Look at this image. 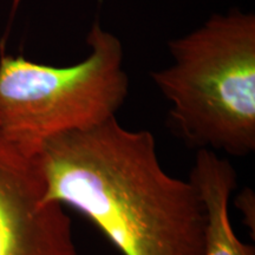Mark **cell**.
<instances>
[{
  "instance_id": "cell-1",
  "label": "cell",
  "mask_w": 255,
  "mask_h": 255,
  "mask_svg": "<svg viewBox=\"0 0 255 255\" xmlns=\"http://www.w3.org/2000/svg\"><path fill=\"white\" fill-rule=\"evenodd\" d=\"M32 158L44 200L77 210L122 255H205L202 200L164 170L148 130L115 117L53 137Z\"/></svg>"
},
{
  "instance_id": "cell-2",
  "label": "cell",
  "mask_w": 255,
  "mask_h": 255,
  "mask_svg": "<svg viewBox=\"0 0 255 255\" xmlns=\"http://www.w3.org/2000/svg\"><path fill=\"white\" fill-rule=\"evenodd\" d=\"M173 63L151 75L176 131L199 149H255V17L231 9L169 43Z\"/></svg>"
},
{
  "instance_id": "cell-3",
  "label": "cell",
  "mask_w": 255,
  "mask_h": 255,
  "mask_svg": "<svg viewBox=\"0 0 255 255\" xmlns=\"http://www.w3.org/2000/svg\"><path fill=\"white\" fill-rule=\"evenodd\" d=\"M89 52L69 66L0 57V137L28 156L53 137L116 117L129 91L119 38L96 21Z\"/></svg>"
},
{
  "instance_id": "cell-4",
  "label": "cell",
  "mask_w": 255,
  "mask_h": 255,
  "mask_svg": "<svg viewBox=\"0 0 255 255\" xmlns=\"http://www.w3.org/2000/svg\"><path fill=\"white\" fill-rule=\"evenodd\" d=\"M64 208L44 200L32 156L0 137V255H77Z\"/></svg>"
},
{
  "instance_id": "cell-5",
  "label": "cell",
  "mask_w": 255,
  "mask_h": 255,
  "mask_svg": "<svg viewBox=\"0 0 255 255\" xmlns=\"http://www.w3.org/2000/svg\"><path fill=\"white\" fill-rule=\"evenodd\" d=\"M189 180L205 207V255H255L254 247L239 240L229 218V201L237 187L231 162L214 150L199 149Z\"/></svg>"
}]
</instances>
